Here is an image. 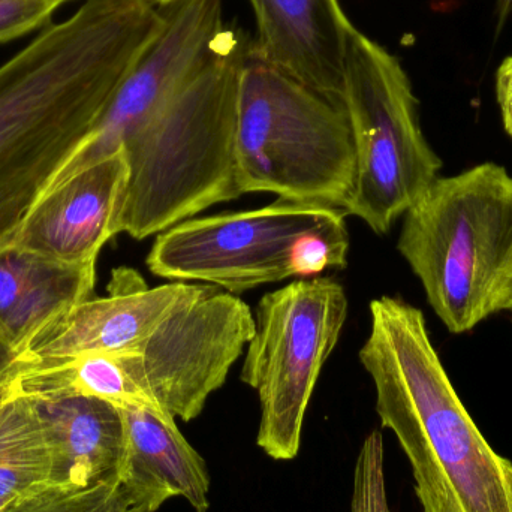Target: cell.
<instances>
[{
  "mask_svg": "<svg viewBox=\"0 0 512 512\" xmlns=\"http://www.w3.org/2000/svg\"><path fill=\"white\" fill-rule=\"evenodd\" d=\"M165 23L147 0H84L0 66V248L83 146Z\"/></svg>",
  "mask_w": 512,
  "mask_h": 512,
  "instance_id": "1",
  "label": "cell"
},
{
  "mask_svg": "<svg viewBox=\"0 0 512 512\" xmlns=\"http://www.w3.org/2000/svg\"><path fill=\"white\" fill-rule=\"evenodd\" d=\"M360 361L382 427L399 441L423 512H512V463L493 450L460 400L423 310L397 297L370 303Z\"/></svg>",
  "mask_w": 512,
  "mask_h": 512,
  "instance_id": "2",
  "label": "cell"
},
{
  "mask_svg": "<svg viewBox=\"0 0 512 512\" xmlns=\"http://www.w3.org/2000/svg\"><path fill=\"white\" fill-rule=\"evenodd\" d=\"M248 51L228 29L206 65L125 141L129 174L116 236L144 240L240 197L237 102Z\"/></svg>",
  "mask_w": 512,
  "mask_h": 512,
  "instance_id": "3",
  "label": "cell"
},
{
  "mask_svg": "<svg viewBox=\"0 0 512 512\" xmlns=\"http://www.w3.org/2000/svg\"><path fill=\"white\" fill-rule=\"evenodd\" d=\"M397 251L450 333L504 312L512 285V176L483 162L439 176L405 213Z\"/></svg>",
  "mask_w": 512,
  "mask_h": 512,
  "instance_id": "4",
  "label": "cell"
},
{
  "mask_svg": "<svg viewBox=\"0 0 512 512\" xmlns=\"http://www.w3.org/2000/svg\"><path fill=\"white\" fill-rule=\"evenodd\" d=\"M355 182L357 153L345 108L248 51L237 102L240 195L271 192L343 210Z\"/></svg>",
  "mask_w": 512,
  "mask_h": 512,
  "instance_id": "5",
  "label": "cell"
},
{
  "mask_svg": "<svg viewBox=\"0 0 512 512\" xmlns=\"http://www.w3.org/2000/svg\"><path fill=\"white\" fill-rule=\"evenodd\" d=\"M346 213L277 200L259 209L186 219L158 234L146 264L171 282H203L237 295L289 277L348 265Z\"/></svg>",
  "mask_w": 512,
  "mask_h": 512,
  "instance_id": "6",
  "label": "cell"
},
{
  "mask_svg": "<svg viewBox=\"0 0 512 512\" xmlns=\"http://www.w3.org/2000/svg\"><path fill=\"white\" fill-rule=\"evenodd\" d=\"M342 105L357 153V182L343 210L382 236L438 179L444 162L421 128L420 104L402 63L355 27Z\"/></svg>",
  "mask_w": 512,
  "mask_h": 512,
  "instance_id": "7",
  "label": "cell"
},
{
  "mask_svg": "<svg viewBox=\"0 0 512 512\" xmlns=\"http://www.w3.org/2000/svg\"><path fill=\"white\" fill-rule=\"evenodd\" d=\"M346 316L345 289L330 277L295 280L259 301L242 381L258 393L256 444L271 459L297 457L310 397Z\"/></svg>",
  "mask_w": 512,
  "mask_h": 512,
  "instance_id": "8",
  "label": "cell"
},
{
  "mask_svg": "<svg viewBox=\"0 0 512 512\" xmlns=\"http://www.w3.org/2000/svg\"><path fill=\"white\" fill-rule=\"evenodd\" d=\"M254 331L251 307L212 286L114 357L147 411L192 421L224 387Z\"/></svg>",
  "mask_w": 512,
  "mask_h": 512,
  "instance_id": "9",
  "label": "cell"
},
{
  "mask_svg": "<svg viewBox=\"0 0 512 512\" xmlns=\"http://www.w3.org/2000/svg\"><path fill=\"white\" fill-rule=\"evenodd\" d=\"M162 9L161 32L48 189L122 150L125 141L206 65L228 30L222 0H179Z\"/></svg>",
  "mask_w": 512,
  "mask_h": 512,
  "instance_id": "10",
  "label": "cell"
},
{
  "mask_svg": "<svg viewBox=\"0 0 512 512\" xmlns=\"http://www.w3.org/2000/svg\"><path fill=\"white\" fill-rule=\"evenodd\" d=\"M212 286L168 282L149 288L135 271H116L108 297L89 298L51 319L30 337L17 360L50 363L83 355L122 354Z\"/></svg>",
  "mask_w": 512,
  "mask_h": 512,
  "instance_id": "11",
  "label": "cell"
},
{
  "mask_svg": "<svg viewBox=\"0 0 512 512\" xmlns=\"http://www.w3.org/2000/svg\"><path fill=\"white\" fill-rule=\"evenodd\" d=\"M128 174L125 152L119 150L48 189L11 245L69 264L96 262L116 236Z\"/></svg>",
  "mask_w": 512,
  "mask_h": 512,
  "instance_id": "12",
  "label": "cell"
},
{
  "mask_svg": "<svg viewBox=\"0 0 512 512\" xmlns=\"http://www.w3.org/2000/svg\"><path fill=\"white\" fill-rule=\"evenodd\" d=\"M258 36L249 51L342 105L348 36L339 0H251ZM343 107V105H342Z\"/></svg>",
  "mask_w": 512,
  "mask_h": 512,
  "instance_id": "13",
  "label": "cell"
},
{
  "mask_svg": "<svg viewBox=\"0 0 512 512\" xmlns=\"http://www.w3.org/2000/svg\"><path fill=\"white\" fill-rule=\"evenodd\" d=\"M125 454L120 487L132 512H156L173 498H185L197 512L210 508L206 462L180 433L174 418L140 408H120Z\"/></svg>",
  "mask_w": 512,
  "mask_h": 512,
  "instance_id": "14",
  "label": "cell"
},
{
  "mask_svg": "<svg viewBox=\"0 0 512 512\" xmlns=\"http://www.w3.org/2000/svg\"><path fill=\"white\" fill-rule=\"evenodd\" d=\"M30 400L50 451V483L84 487L120 481L125 454L120 408L93 397Z\"/></svg>",
  "mask_w": 512,
  "mask_h": 512,
  "instance_id": "15",
  "label": "cell"
},
{
  "mask_svg": "<svg viewBox=\"0 0 512 512\" xmlns=\"http://www.w3.org/2000/svg\"><path fill=\"white\" fill-rule=\"evenodd\" d=\"M96 262L69 264L9 245L0 248V334L20 355L47 322L92 297Z\"/></svg>",
  "mask_w": 512,
  "mask_h": 512,
  "instance_id": "16",
  "label": "cell"
},
{
  "mask_svg": "<svg viewBox=\"0 0 512 512\" xmlns=\"http://www.w3.org/2000/svg\"><path fill=\"white\" fill-rule=\"evenodd\" d=\"M50 471V451L35 405L15 393L11 381L0 405V505L50 483Z\"/></svg>",
  "mask_w": 512,
  "mask_h": 512,
  "instance_id": "17",
  "label": "cell"
},
{
  "mask_svg": "<svg viewBox=\"0 0 512 512\" xmlns=\"http://www.w3.org/2000/svg\"><path fill=\"white\" fill-rule=\"evenodd\" d=\"M0 512H132L119 480L90 486L44 483L17 496Z\"/></svg>",
  "mask_w": 512,
  "mask_h": 512,
  "instance_id": "18",
  "label": "cell"
},
{
  "mask_svg": "<svg viewBox=\"0 0 512 512\" xmlns=\"http://www.w3.org/2000/svg\"><path fill=\"white\" fill-rule=\"evenodd\" d=\"M351 512H391L384 469V441L375 430L364 439L355 463Z\"/></svg>",
  "mask_w": 512,
  "mask_h": 512,
  "instance_id": "19",
  "label": "cell"
},
{
  "mask_svg": "<svg viewBox=\"0 0 512 512\" xmlns=\"http://www.w3.org/2000/svg\"><path fill=\"white\" fill-rule=\"evenodd\" d=\"M62 0H0V44L45 27Z\"/></svg>",
  "mask_w": 512,
  "mask_h": 512,
  "instance_id": "20",
  "label": "cell"
},
{
  "mask_svg": "<svg viewBox=\"0 0 512 512\" xmlns=\"http://www.w3.org/2000/svg\"><path fill=\"white\" fill-rule=\"evenodd\" d=\"M496 99L505 132L512 138V56H508L496 71Z\"/></svg>",
  "mask_w": 512,
  "mask_h": 512,
  "instance_id": "21",
  "label": "cell"
},
{
  "mask_svg": "<svg viewBox=\"0 0 512 512\" xmlns=\"http://www.w3.org/2000/svg\"><path fill=\"white\" fill-rule=\"evenodd\" d=\"M15 361H17V354L12 351L11 346L0 334V378H3L12 369Z\"/></svg>",
  "mask_w": 512,
  "mask_h": 512,
  "instance_id": "22",
  "label": "cell"
},
{
  "mask_svg": "<svg viewBox=\"0 0 512 512\" xmlns=\"http://www.w3.org/2000/svg\"><path fill=\"white\" fill-rule=\"evenodd\" d=\"M512 15V0H496V17H498V32L505 26Z\"/></svg>",
  "mask_w": 512,
  "mask_h": 512,
  "instance_id": "23",
  "label": "cell"
},
{
  "mask_svg": "<svg viewBox=\"0 0 512 512\" xmlns=\"http://www.w3.org/2000/svg\"><path fill=\"white\" fill-rule=\"evenodd\" d=\"M11 370H9L3 378H0V405H2L3 400L6 399V396L9 394V390H11Z\"/></svg>",
  "mask_w": 512,
  "mask_h": 512,
  "instance_id": "24",
  "label": "cell"
},
{
  "mask_svg": "<svg viewBox=\"0 0 512 512\" xmlns=\"http://www.w3.org/2000/svg\"><path fill=\"white\" fill-rule=\"evenodd\" d=\"M147 2L153 3V5L159 6V8H165V6L173 5V3L179 2V0H147Z\"/></svg>",
  "mask_w": 512,
  "mask_h": 512,
  "instance_id": "25",
  "label": "cell"
},
{
  "mask_svg": "<svg viewBox=\"0 0 512 512\" xmlns=\"http://www.w3.org/2000/svg\"><path fill=\"white\" fill-rule=\"evenodd\" d=\"M504 310H508V312H512V285L510 289V294H508L507 301H505Z\"/></svg>",
  "mask_w": 512,
  "mask_h": 512,
  "instance_id": "26",
  "label": "cell"
},
{
  "mask_svg": "<svg viewBox=\"0 0 512 512\" xmlns=\"http://www.w3.org/2000/svg\"><path fill=\"white\" fill-rule=\"evenodd\" d=\"M63 3H66V0H62Z\"/></svg>",
  "mask_w": 512,
  "mask_h": 512,
  "instance_id": "27",
  "label": "cell"
},
{
  "mask_svg": "<svg viewBox=\"0 0 512 512\" xmlns=\"http://www.w3.org/2000/svg\"><path fill=\"white\" fill-rule=\"evenodd\" d=\"M66 2H69V0H66Z\"/></svg>",
  "mask_w": 512,
  "mask_h": 512,
  "instance_id": "28",
  "label": "cell"
}]
</instances>
